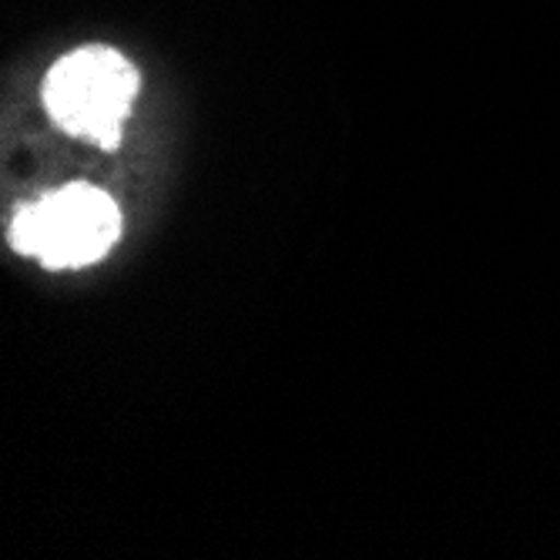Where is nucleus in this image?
Here are the masks:
<instances>
[{"label":"nucleus","mask_w":560,"mask_h":560,"mask_svg":"<svg viewBox=\"0 0 560 560\" xmlns=\"http://www.w3.org/2000/svg\"><path fill=\"white\" fill-rule=\"evenodd\" d=\"M138 94V71L112 47H81L47 71L44 105L65 131L115 148Z\"/></svg>","instance_id":"obj_1"},{"label":"nucleus","mask_w":560,"mask_h":560,"mask_svg":"<svg viewBox=\"0 0 560 560\" xmlns=\"http://www.w3.org/2000/svg\"><path fill=\"white\" fill-rule=\"evenodd\" d=\"M121 235V215L112 195L91 185H68L27 206L11 238L50 269H71L101 259Z\"/></svg>","instance_id":"obj_2"}]
</instances>
